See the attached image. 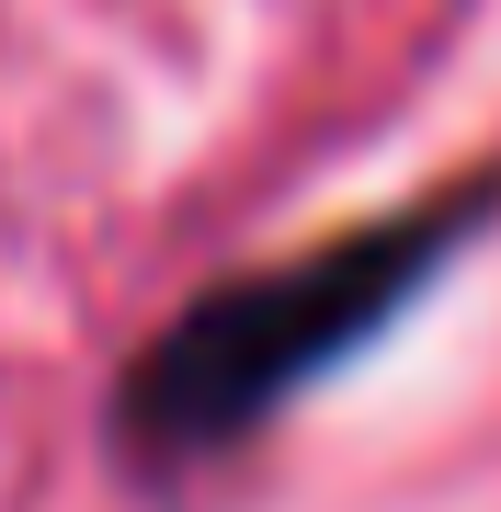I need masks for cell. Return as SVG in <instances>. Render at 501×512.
I'll return each instance as SVG.
<instances>
[{"mask_svg": "<svg viewBox=\"0 0 501 512\" xmlns=\"http://www.w3.org/2000/svg\"><path fill=\"white\" fill-rule=\"evenodd\" d=\"M467 217H479V194L388 217V228H353L331 251L262 262V274L194 296V308L126 365V399H114L126 444L149 467H194V456H217V444L262 433L308 376H331L353 342H376V330L399 319V296L467 239Z\"/></svg>", "mask_w": 501, "mask_h": 512, "instance_id": "6da1fadb", "label": "cell"}]
</instances>
